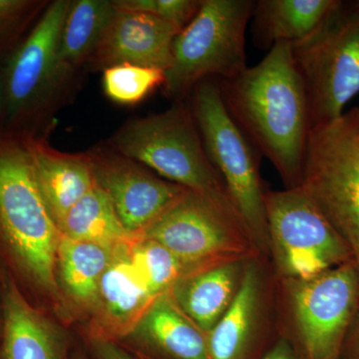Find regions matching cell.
I'll list each match as a JSON object with an SVG mask.
<instances>
[{"mask_svg": "<svg viewBox=\"0 0 359 359\" xmlns=\"http://www.w3.org/2000/svg\"><path fill=\"white\" fill-rule=\"evenodd\" d=\"M219 85L241 131L275 166L287 189L299 188L311 124L292 43L276 44L261 62Z\"/></svg>", "mask_w": 359, "mask_h": 359, "instance_id": "obj_1", "label": "cell"}, {"mask_svg": "<svg viewBox=\"0 0 359 359\" xmlns=\"http://www.w3.org/2000/svg\"><path fill=\"white\" fill-rule=\"evenodd\" d=\"M61 236L40 193L22 136L0 131V244L26 280L50 294L58 290Z\"/></svg>", "mask_w": 359, "mask_h": 359, "instance_id": "obj_2", "label": "cell"}, {"mask_svg": "<svg viewBox=\"0 0 359 359\" xmlns=\"http://www.w3.org/2000/svg\"><path fill=\"white\" fill-rule=\"evenodd\" d=\"M109 143L115 152L199 194L238 219L224 180L205 152L185 103L175 102L164 112L130 120L111 137Z\"/></svg>", "mask_w": 359, "mask_h": 359, "instance_id": "obj_3", "label": "cell"}, {"mask_svg": "<svg viewBox=\"0 0 359 359\" xmlns=\"http://www.w3.org/2000/svg\"><path fill=\"white\" fill-rule=\"evenodd\" d=\"M189 105L205 152L221 175L243 228L261 252L271 250L261 176L262 154L241 131L224 107L219 80L200 82Z\"/></svg>", "mask_w": 359, "mask_h": 359, "instance_id": "obj_4", "label": "cell"}, {"mask_svg": "<svg viewBox=\"0 0 359 359\" xmlns=\"http://www.w3.org/2000/svg\"><path fill=\"white\" fill-rule=\"evenodd\" d=\"M254 6L252 0H202L174 40L162 86L168 97L183 102L200 82L231 79L248 67L245 32Z\"/></svg>", "mask_w": 359, "mask_h": 359, "instance_id": "obj_5", "label": "cell"}, {"mask_svg": "<svg viewBox=\"0 0 359 359\" xmlns=\"http://www.w3.org/2000/svg\"><path fill=\"white\" fill-rule=\"evenodd\" d=\"M299 187L346 242L359 276V108L311 130Z\"/></svg>", "mask_w": 359, "mask_h": 359, "instance_id": "obj_6", "label": "cell"}, {"mask_svg": "<svg viewBox=\"0 0 359 359\" xmlns=\"http://www.w3.org/2000/svg\"><path fill=\"white\" fill-rule=\"evenodd\" d=\"M308 94L311 129L344 115L359 93V1H340L306 39L292 44Z\"/></svg>", "mask_w": 359, "mask_h": 359, "instance_id": "obj_7", "label": "cell"}, {"mask_svg": "<svg viewBox=\"0 0 359 359\" xmlns=\"http://www.w3.org/2000/svg\"><path fill=\"white\" fill-rule=\"evenodd\" d=\"M69 0L47 4L25 39L0 66L4 108L0 131L40 136L60 88L56 78V53Z\"/></svg>", "mask_w": 359, "mask_h": 359, "instance_id": "obj_8", "label": "cell"}, {"mask_svg": "<svg viewBox=\"0 0 359 359\" xmlns=\"http://www.w3.org/2000/svg\"><path fill=\"white\" fill-rule=\"evenodd\" d=\"M269 244L280 271L311 280L353 261L351 250L299 187L264 194Z\"/></svg>", "mask_w": 359, "mask_h": 359, "instance_id": "obj_9", "label": "cell"}, {"mask_svg": "<svg viewBox=\"0 0 359 359\" xmlns=\"http://www.w3.org/2000/svg\"><path fill=\"white\" fill-rule=\"evenodd\" d=\"M142 237L159 243L191 271L244 259L256 249L236 217L189 190Z\"/></svg>", "mask_w": 359, "mask_h": 359, "instance_id": "obj_10", "label": "cell"}, {"mask_svg": "<svg viewBox=\"0 0 359 359\" xmlns=\"http://www.w3.org/2000/svg\"><path fill=\"white\" fill-rule=\"evenodd\" d=\"M292 304L309 359H335L359 309L353 262L311 280H294Z\"/></svg>", "mask_w": 359, "mask_h": 359, "instance_id": "obj_11", "label": "cell"}, {"mask_svg": "<svg viewBox=\"0 0 359 359\" xmlns=\"http://www.w3.org/2000/svg\"><path fill=\"white\" fill-rule=\"evenodd\" d=\"M87 155L96 185L107 194L123 226L134 235L142 236L187 191L111 148L92 149Z\"/></svg>", "mask_w": 359, "mask_h": 359, "instance_id": "obj_12", "label": "cell"}, {"mask_svg": "<svg viewBox=\"0 0 359 359\" xmlns=\"http://www.w3.org/2000/svg\"><path fill=\"white\" fill-rule=\"evenodd\" d=\"M180 32L176 25L156 16L116 7L88 63L94 69L103 71L120 65L167 71L173 61L174 40Z\"/></svg>", "mask_w": 359, "mask_h": 359, "instance_id": "obj_13", "label": "cell"}, {"mask_svg": "<svg viewBox=\"0 0 359 359\" xmlns=\"http://www.w3.org/2000/svg\"><path fill=\"white\" fill-rule=\"evenodd\" d=\"M130 243L116 248L112 261L101 278L96 304L92 309L95 320L92 340L115 341L125 339L156 299L146 289L130 262Z\"/></svg>", "mask_w": 359, "mask_h": 359, "instance_id": "obj_14", "label": "cell"}, {"mask_svg": "<svg viewBox=\"0 0 359 359\" xmlns=\"http://www.w3.org/2000/svg\"><path fill=\"white\" fill-rule=\"evenodd\" d=\"M0 359H68L63 332L28 302L11 276L2 287Z\"/></svg>", "mask_w": 359, "mask_h": 359, "instance_id": "obj_15", "label": "cell"}, {"mask_svg": "<svg viewBox=\"0 0 359 359\" xmlns=\"http://www.w3.org/2000/svg\"><path fill=\"white\" fill-rule=\"evenodd\" d=\"M35 180L58 228L70 210L96 186L88 155L52 148L42 136H22Z\"/></svg>", "mask_w": 359, "mask_h": 359, "instance_id": "obj_16", "label": "cell"}, {"mask_svg": "<svg viewBox=\"0 0 359 359\" xmlns=\"http://www.w3.org/2000/svg\"><path fill=\"white\" fill-rule=\"evenodd\" d=\"M123 339L167 359H209L208 334L180 309L169 290L156 297Z\"/></svg>", "mask_w": 359, "mask_h": 359, "instance_id": "obj_17", "label": "cell"}, {"mask_svg": "<svg viewBox=\"0 0 359 359\" xmlns=\"http://www.w3.org/2000/svg\"><path fill=\"white\" fill-rule=\"evenodd\" d=\"M243 261L226 262L189 271L169 290L180 309L207 334L237 294L245 268Z\"/></svg>", "mask_w": 359, "mask_h": 359, "instance_id": "obj_18", "label": "cell"}, {"mask_svg": "<svg viewBox=\"0 0 359 359\" xmlns=\"http://www.w3.org/2000/svg\"><path fill=\"white\" fill-rule=\"evenodd\" d=\"M337 0H257L252 9L255 45L271 49L278 43H297L323 22Z\"/></svg>", "mask_w": 359, "mask_h": 359, "instance_id": "obj_19", "label": "cell"}, {"mask_svg": "<svg viewBox=\"0 0 359 359\" xmlns=\"http://www.w3.org/2000/svg\"><path fill=\"white\" fill-rule=\"evenodd\" d=\"M115 9L114 2L110 0L71 2L56 53V78L60 90L88 63Z\"/></svg>", "mask_w": 359, "mask_h": 359, "instance_id": "obj_20", "label": "cell"}, {"mask_svg": "<svg viewBox=\"0 0 359 359\" xmlns=\"http://www.w3.org/2000/svg\"><path fill=\"white\" fill-rule=\"evenodd\" d=\"M261 290L259 269L247 264L230 308L208 334L209 359H245L256 330Z\"/></svg>", "mask_w": 359, "mask_h": 359, "instance_id": "obj_21", "label": "cell"}, {"mask_svg": "<svg viewBox=\"0 0 359 359\" xmlns=\"http://www.w3.org/2000/svg\"><path fill=\"white\" fill-rule=\"evenodd\" d=\"M115 249L61 236L56 259L57 282L80 308L92 311L95 306L101 278Z\"/></svg>", "mask_w": 359, "mask_h": 359, "instance_id": "obj_22", "label": "cell"}, {"mask_svg": "<svg viewBox=\"0 0 359 359\" xmlns=\"http://www.w3.org/2000/svg\"><path fill=\"white\" fill-rule=\"evenodd\" d=\"M59 230L72 240L112 249L142 237L125 229L110 198L97 185L70 210Z\"/></svg>", "mask_w": 359, "mask_h": 359, "instance_id": "obj_23", "label": "cell"}, {"mask_svg": "<svg viewBox=\"0 0 359 359\" xmlns=\"http://www.w3.org/2000/svg\"><path fill=\"white\" fill-rule=\"evenodd\" d=\"M128 256L137 275L154 297L167 292L182 276L191 271L166 248L143 237L130 243Z\"/></svg>", "mask_w": 359, "mask_h": 359, "instance_id": "obj_24", "label": "cell"}, {"mask_svg": "<svg viewBox=\"0 0 359 359\" xmlns=\"http://www.w3.org/2000/svg\"><path fill=\"white\" fill-rule=\"evenodd\" d=\"M165 71L133 65L112 66L103 71V89L113 102L134 105L163 86Z\"/></svg>", "mask_w": 359, "mask_h": 359, "instance_id": "obj_25", "label": "cell"}, {"mask_svg": "<svg viewBox=\"0 0 359 359\" xmlns=\"http://www.w3.org/2000/svg\"><path fill=\"white\" fill-rule=\"evenodd\" d=\"M46 6L39 0H0V66L25 39Z\"/></svg>", "mask_w": 359, "mask_h": 359, "instance_id": "obj_26", "label": "cell"}, {"mask_svg": "<svg viewBox=\"0 0 359 359\" xmlns=\"http://www.w3.org/2000/svg\"><path fill=\"white\" fill-rule=\"evenodd\" d=\"M113 2L118 8L150 14L182 30L195 18L202 0H114Z\"/></svg>", "mask_w": 359, "mask_h": 359, "instance_id": "obj_27", "label": "cell"}, {"mask_svg": "<svg viewBox=\"0 0 359 359\" xmlns=\"http://www.w3.org/2000/svg\"><path fill=\"white\" fill-rule=\"evenodd\" d=\"M92 351L96 359H136L111 340H92Z\"/></svg>", "mask_w": 359, "mask_h": 359, "instance_id": "obj_28", "label": "cell"}, {"mask_svg": "<svg viewBox=\"0 0 359 359\" xmlns=\"http://www.w3.org/2000/svg\"><path fill=\"white\" fill-rule=\"evenodd\" d=\"M264 359H295V358L289 342L282 340L264 356Z\"/></svg>", "mask_w": 359, "mask_h": 359, "instance_id": "obj_29", "label": "cell"}, {"mask_svg": "<svg viewBox=\"0 0 359 359\" xmlns=\"http://www.w3.org/2000/svg\"><path fill=\"white\" fill-rule=\"evenodd\" d=\"M353 327V342L354 351L359 355V309L358 313H356L355 318H354L353 325L351 328Z\"/></svg>", "mask_w": 359, "mask_h": 359, "instance_id": "obj_30", "label": "cell"}, {"mask_svg": "<svg viewBox=\"0 0 359 359\" xmlns=\"http://www.w3.org/2000/svg\"><path fill=\"white\" fill-rule=\"evenodd\" d=\"M1 276V273H0V339H1L2 334V287H4V280Z\"/></svg>", "mask_w": 359, "mask_h": 359, "instance_id": "obj_31", "label": "cell"}, {"mask_svg": "<svg viewBox=\"0 0 359 359\" xmlns=\"http://www.w3.org/2000/svg\"><path fill=\"white\" fill-rule=\"evenodd\" d=\"M4 80H2L1 72H0V116H1L2 108H4Z\"/></svg>", "mask_w": 359, "mask_h": 359, "instance_id": "obj_32", "label": "cell"}, {"mask_svg": "<svg viewBox=\"0 0 359 359\" xmlns=\"http://www.w3.org/2000/svg\"><path fill=\"white\" fill-rule=\"evenodd\" d=\"M73 359H85V358H82V356H81V355H76V356H75V358H73Z\"/></svg>", "mask_w": 359, "mask_h": 359, "instance_id": "obj_33", "label": "cell"}]
</instances>
